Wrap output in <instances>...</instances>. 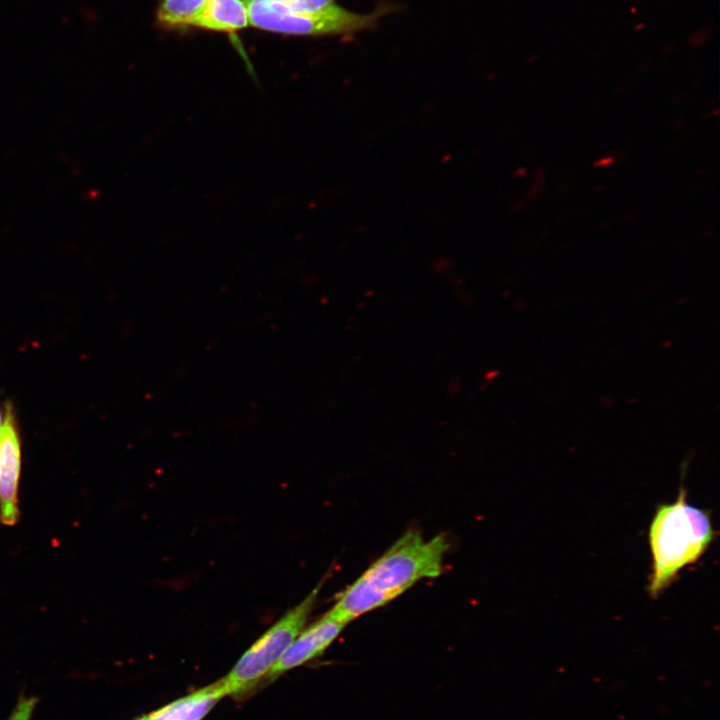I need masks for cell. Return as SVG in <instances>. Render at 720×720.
<instances>
[{
	"mask_svg": "<svg viewBox=\"0 0 720 720\" xmlns=\"http://www.w3.org/2000/svg\"><path fill=\"white\" fill-rule=\"evenodd\" d=\"M449 548L444 534L425 539L408 530L338 595L326 615L347 625L386 605L419 581L439 576Z\"/></svg>",
	"mask_w": 720,
	"mask_h": 720,
	"instance_id": "6da1fadb",
	"label": "cell"
},
{
	"mask_svg": "<svg viewBox=\"0 0 720 720\" xmlns=\"http://www.w3.org/2000/svg\"><path fill=\"white\" fill-rule=\"evenodd\" d=\"M714 538L710 513L690 504L683 486L675 501L659 504L648 531L652 557L649 596L655 599L664 592L681 570L704 555Z\"/></svg>",
	"mask_w": 720,
	"mask_h": 720,
	"instance_id": "7a4b0ae2",
	"label": "cell"
},
{
	"mask_svg": "<svg viewBox=\"0 0 720 720\" xmlns=\"http://www.w3.org/2000/svg\"><path fill=\"white\" fill-rule=\"evenodd\" d=\"M249 25L268 32L297 36H352L373 30L386 15L399 9L383 1L370 13H356L337 3L311 14H287L271 7L265 0H244Z\"/></svg>",
	"mask_w": 720,
	"mask_h": 720,
	"instance_id": "3957f363",
	"label": "cell"
},
{
	"mask_svg": "<svg viewBox=\"0 0 720 720\" xmlns=\"http://www.w3.org/2000/svg\"><path fill=\"white\" fill-rule=\"evenodd\" d=\"M325 579L326 577L300 603L267 629L219 681L224 696L245 693L268 675L305 627Z\"/></svg>",
	"mask_w": 720,
	"mask_h": 720,
	"instance_id": "277c9868",
	"label": "cell"
},
{
	"mask_svg": "<svg viewBox=\"0 0 720 720\" xmlns=\"http://www.w3.org/2000/svg\"><path fill=\"white\" fill-rule=\"evenodd\" d=\"M3 408L4 422L0 428V522L12 526L19 516L22 441L13 403L6 401Z\"/></svg>",
	"mask_w": 720,
	"mask_h": 720,
	"instance_id": "5b68a950",
	"label": "cell"
},
{
	"mask_svg": "<svg viewBox=\"0 0 720 720\" xmlns=\"http://www.w3.org/2000/svg\"><path fill=\"white\" fill-rule=\"evenodd\" d=\"M346 625L326 614L297 635L267 677L272 678L320 656Z\"/></svg>",
	"mask_w": 720,
	"mask_h": 720,
	"instance_id": "8992f818",
	"label": "cell"
},
{
	"mask_svg": "<svg viewBox=\"0 0 720 720\" xmlns=\"http://www.w3.org/2000/svg\"><path fill=\"white\" fill-rule=\"evenodd\" d=\"M222 697L218 681L136 720H202Z\"/></svg>",
	"mask_w": 720,
	"mask_h": 720,
	"instance_id": "52a82bcc",
	"label": "cell"
},
{
	"mask_svg": "<svg viewBox=\"0 0 720 720\" xmlns=\"http://www.w3.org/2000/svg\"><path fill=\"white\" fill-rule=\"evenodd\" d=\"M249 26L244 0H208L196 27L213 32L234 33Z\"/></svg>",
	"mask_w": 720,
	"mask_h": 720,
	"instance_id": "ba28073f",
	"label": "cell"
},
{
	"mask_svg": "<svg viewBox=\"0 0 720 720\" xmlns=\"http://www.w3.org/2000/svg\"><path fill=\"white\" fill-rule=\"evenodd\" d=\"M208 0H161L157 22L165 29L196 27Z\"/></svg>",
	"mask_w": 720,
	"mask_h": 720,
	"instance_id": "9c48e42d",
	"label": "cell"
},
{
	"mask_svg": "<svg viewBox=\"0 0 720 720\" xmlns=\"http://www.w3.org/2000/svg\"><path fill=\"white\" fill-rule=\"evenodd\" d=\"M270 6L287 14H311L322 11L336 0H265Z\"/></svg>",
	"mask_w": 720,
	"mask_h": 720,
	"instance_id": "30bf717a",
	"label": "cell"
},
{
	"mask_svg": "<svg viewBox=\"0 0 720 720\" xmlns=\"http://www.w3.org/2000/svg\"><path fill=\"white\" fill-rule=\"evenodd\" d=\"M37 703L35 696H20L7 720H31Z\"/></svg>",
	"mask_w": 720,
	"mask_h": 720,
	"instance_id": "8fae6325",
	"label": "cell"
},
{
	"mask_svg": "<svg viewBox=\"0 0 720 720\" xmlns=\"http://www.w3.org/2000/svg\"><path fill=\"white\" fill-rule=\"evenodd\" d=\"M708 34H709V32L703 29V30L697 32L696 34H694L690 38V41L694 45H700L707 40Z\"/></svg>",
	"mask_w": 720,
	"mask_h": 720,
	"instance_id": "7c38bea8",
	"label": "cell"
},
{
	"mask_svg": "<svg viewBox=\"0 0 720 720\" xmlns=\"http://www.w3.org/2000/svg\"><path fill=\"white\" fill-rule=\"evenodd\" d=\"M4 422V408H0V428Z\"/></svg>",
	"mask_w": 720,
	"mask_h": 720,
	"instance_id": "4fadbf2b",
	"label": "cell"
}]
</instances>
